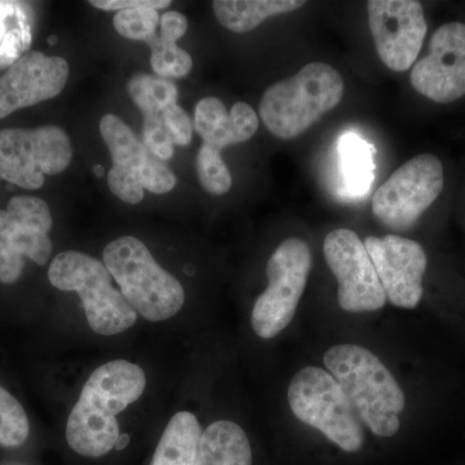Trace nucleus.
I'll use <instances>...</instances> for the list:
<instances>
[{"label":"nucleus","instance_id":"obj_13","mask_svg":"<svg viewBox=\"0 0 465 465\" xmlns=\"http://www.w3.org/2000/svg\"><path fill=\"white\" fill-rule=\"evenodd\" d=\"M363 244L391 304L403 309L418 307L428 264L423 247L394 234L367 237Z\"/></svg>","mask_w":465,"mask_h":465},{"label":"nucleus","instance_id":"obj_2","mask_svg":"<svg viewBox=\"0 0 465 465\" xmlns=\"http://www.w3.org/2000/svg\"><path fill=\"white\" fill-rule=\"evenodd\" d=\"M323 362L372 433L393 437L399 432L405 394L374 353L360 345H336L324 353Z\"/></svg>","mask_w":465,"mask_h":465},{"label":"nucleus","instance_id":"obj_36","mask_svg":"<svg viewBox=\"0 0 465 465\" xmlns=\"http://www.w3.org/2000/svg\"><path fill=\"white\" fill-rule=\"evenodd\" d=\"M48 43H50V45H56L57 36L56 35L50 36V38H48Z\"/></svg>","mask_w":465,"mask_h":465},{"label":"nucleus","instance_id":"obj_17","mask_svg":"<svg viewBox=\"0 0 465 465\" xmlns=\"http://www.w3.org/2000/svg\"><path fill=\"white\" fill-rule=\"evenodd\" d=\"M300 0H216L213 14L225 29L232 33H249L266 18L290 14L304 7Z\"/></svg>","mask_w":465,"mask_h":465},{"label":"nucleus","instance_id":"obj_1","mask_svg":"<svg viewBox=\"0 0 465 465\" xmlns=\"http://www.w3.org/2000/svg\"><path fill=\"white\" fill-rule=\"evenodd\" d=\"M145 387V372L128 361H110L94 370L67 420L66 440L73 451L85 458L112 451L121 434L115 416L136 402Z\"/></svg>","mask_w":465,"mask_h":465},{"label":"nucleus","instance_id":"obj_21","mask_svg":"<svg viewBox=\"0 0 465 465\" xmlns=\"http://www.w3.org/2000/svg\"><path fill=\"white\" fill-rule=\"evenodd\" d=\"M128 94L143 114H163L176 104L177 87L158 75L136 74L128 81Z\"/></svg>","mask_w":465,"mask_h":465},{"label":"nucleus","instance_id":"obj_20","mask_svg":"<svg viewBox=\"0 0 465 465\" xmlns=\"http://www.w3.org/2000/svg\"><path fill=\"white\" fill-rule=\"evenodd\" d=\"M100 133L104 142L108 145L113 166L134 168L139 171L148 157L149 150L119 116L104 115L100 121Z\"/></svg>","mask_w":465,"mask_h":465},{"label":"nucleus","instance_id":"obj_29","mask_svg":"<svg viewBox=\"0 0 465 465\" xmlns=\"http://www.w3.org/2000/svg\"><path fill=\"white\" fill-rule=\"evenodd\" d=\"M110 192L125 203L137 204L143 201V188L139 171L134 168L113 166L109 171Z\"/></svg>","mask_w":465,"mask_h":465},{"label":"nucleus","instance_id":"obj_18","mask_svg":"<svg viewBox=\"0 0 465 465\" xmlns=\"http://www.w3.org/2000/svg\"><path fill=\"white\" fill-rule=\"evenodd\" d=\"M202 432L194 414L177 412L162 434L150 465H195Z\"/></svg>","mask_w":465,"mask_h":465},{"label":"nucleus","instance_id":"obj_33","mask_svg":"<svg viewBox=\"0 0 465 465\" xmlns=\"http://www.w3.org/2000/svg\"><path fill=\"white\" fill-rule=\"evenodd\" d=\"M91 5L103 11H122L139 7L154 9L166 8L171 5L170 0H92Z\"/></svg>","mask_w":465,"mask_h":465},{"label":"nucleus","instance_id":"obj_25","mask_svg":"<svg viewBox=\"0 0 465 465\" xmlns=\"http://www.w3.org/2000/svg\"><path fill=\"white\" fill-rule=\"evenodd\" d=\"M152 57L150 64L155 74L161 78H183L191 73L193 60L191 54L177 45H168L161 41L159 36H153L148 42Z\"/></svg>","mask_w":465,"mask_h":465},{"label":"nucleus","instance_id":"obj_3","mask_svg":"<svg viewBox=\"0 0 465 465\" xmlns=\"http://www.w3.org/2000/svg\"><path fill=\"white\" fill-rule=\"evenodd\" d=\"M342 94L344 82L338 70L327 64H308L298 74L266 88L260 116L278 139H295L336 108Z\"/></svg>","mask_w":465,"mask_h":465},{"label":"nucleus","instance_id":"obj_14","mask_svg":"<svg viewBox=\"0 0 465 465\" xmlns=\"http://www.w3.org/2000/svg\"><path fill=\"white\" fill-rule=\"evenodd\" d=\"M427 56L415 64L411 84L416 92L439 104L465 96V25L445 24L430 38Z\"/></svg>","mask_w":465,"mask_h":465},{"label":"nucleus","instance_id":"obj_6","mask_svg":"<svg viewBox=\"0 0 465 465\" xmlns=\"http://www.w3.org/2000/svg\"><path fill=\"white\" fill-rule=\"evenodd\" d=\"M289 402L302 423L316 428L344 451L362 448L360 418L341 384L326 370L313 366L300 370L290 382Z\"/></svg>","mask_w":465,"mask_h":465},{"label":"nucleus","instance_id":"obj_27","mask_svg":"<svg viewBox=\"0 0 465 465\" xmlns=\"http://www.w3.org/2000/svg\"><path fill=\"white\" fill-rule=\"evenodd\" d=\"M143 143L161 161H168L173 157L174 143L164 125L162 114L143 115Z\"/></svg>","mask_w":465,"mask_h":465},{"label":"nucleus","instance_id":"obj_8","mask_svg":"<svg viewBox=\"0 0 465 465\" xmlns=\"http://www.w3.org/2000/svg\"><path fill=\"white\" fill-rule=\"evenodd\" d=\"M73 150L65 131L54 125L0 130V179L35 191L45 176L63 173Z\"/></svg>","mask_w":465,"mask_h":465},{"label":"nucleus","instance_id":"obj_11","mask_svg":"<svg viewBox=\"0 0 465 465\" xmlns=\"http://www.w3.org/2000/svg\"><path fill=\"white\" fill-rule=\"evenodd\" d=\"M327 265L338 280L339 305L351 313L375 312L387 302L384 290L367 252L356 232L336 229L323 242Z\"/></svg>","mask_w":465,"mask_h":465},{"label":"nucleus","instance_id":"obj_15","mask_svg":"<svg viewBox=\"0 0 465 465\" xmlns=\"http://www.w3.org/2000/svg\"><path fill=\"white\" fill-rule=\"evenodd\" d=\"M65 58L29 52L0 76V119L16 110L54 99L69 79Z\"/></svg>","mask_w":465,"mask_h":465},{"label":"nucleus","instance_id":"obj_22","mask_svg":"<svg viewBox=\"0 0 465 465\" xmlns=\"http://www.w3.org/2000/svg\"><path fill=\"white\" fill-rule=\"evenodd\" d=\"M259 128V118L249 104L237 103L232 105L228 116L223 119L219 128L208 145L222 150L234 143L249 142Z\"/></svg>","mask_w":465,"mask_h":465},{"label":"nucleus","instance_id":"obj_19","mask_svg":"<svg viewBox=\"0 0 465 465\" xmlns=\"http://www.w3.org/2000/svg\"><path fill=\"white\" fill-rule=\"evenodd\" d=\"M375 148L353 133L345 134L339 143L341 170L345 189L351 195L369 192L374 180Z\"/></svg>","mask_w":465,"mask_h":465},{"label":"nucleus","instance_id":"obj_4","mask_svg":"<svg viewBox=\"0 0 465 465\" xmlns=\"http://www.w3.org/2000/svg\"><path fill=\"white\" fill-rule=\"evenodd\" d=\"M104 264L119 284L122 295L137 314L152 321L168 320L182 311V283L155 262L148 247L131 235L110 242Z\"/></svg>","mask_w":465,"mask_h":465},{"label":"nucleus","instance_id":"obj_34","mask_svg":"<svg viewBox=\"0 0 465 465\" xmlns=\"http://www.w3.org/2000/svg\"><path fill=\"white\" fill-rule=\"evenodd\" d=\"M128 443H130V436L127 433L119 434L118 440H116L114 449L118 450V451H122V450L127 448Z\"/></svg>","mask_w":465,"mask_h":465},{"label":"nucleus","instance_id":"obj_35","mask_svg":"<svg viewBox=\"0 0 465 465\" xmlns=\"http://www.w3.org/2000/svg\"><path fill=\"white\" fill-rule=\"evenodd\" d=\"M94 173L96 174L97 177H103L104 176V167L100 166V164H96V166L94 167Z\"/></svg>","mask_w":465,"mask_h":465},{"label":"nucleus","instance_id":"obj_10","mask_svg":"<svg viewBox=\"0 0 465 465\" xmlns=\"http://www.w3.org/2000/svg\"><path fill=\"white\" fill-rule=\"evenodd\" d=\"M50 207L32 195H17L0 210V282H16L24 271V258L45 265L50 260L52 242Z\"/></svg>","mask_w":465,"mask_h":465},{"label":"nucleus","instance_id":"obj_23","mask_svg":"<svg viewBox=\"0 0 465 465\" xmlns=\"http://www.w3.org/2000/svg\"><path fill=\"white\" fill-rule=\"evenodd\" d=\"M29 433L25 410L7 390L0 387V446L20 448L26 442Z\"/></svg>","mask_w":465,"mask_h":465},{"label":"nucleus","instance_id":"obj_24","mask_svg":"<svg viewBox=\"0 0 465 465\" xmlns=\"http://www.w3.org/2000/svg\"><path fill=\"white\" fill-rule=\"evenodd\" d=\"M195 166L204 191L213 195H223L231 191V171L222 157V152L215 146L203 143L198 152Z\"/></svg>","mask_w":465,"mask_h":465},{"label":"nucleus","instance_id":"obj_31","mask_svg":"<svg viewBox=\"0 0 465 465\" xmlns=\"http://www.w3.org/2000/svg\"><path fill=\"white\" fill-rule=\"evenodd\" d=\"M162 118L174 145L186 146L191 143L194 124L185 110L174 104L164 110Z\"/></svg>","mask_w":465,"mask_h":465},{"label":"nucleus","instance_id":"obj_12","mask_svg":"<svg viewBox=\"0 0 465 465\" xmlns=\"http://www.w3.org/2000/svg\"><path fill=\"white\" fill-rule=\"evenodd\" d=\"M370 30L382 63L393 72H406L420 54L427 21L416 0H370Z\"/></svg>","mask_w":465,"mask_h":465},{"label":"nucleus","instance_id":"obj_28","mask_svg":"<svg viewBox=\"0 0 465 465\" xmlns=\"http://www.w3.org/2000/svg\"><path fill=\"white\" fill-rule=\"evenodd\" d=\"M139 176L143 191L154 193V194L170 193L177 183L176 176L170 167L150 152L142 167L139 168Z\"/></svg>","mask_w":465,"mask_h":465},{"label":"nucleus","instance_id":"obj_5","mask_svg":"<svg viewBox=\"0 0 465 465\" xmlns=\"http://www.w3.org/2000/svg\"><path fill=\"white\" fill-rule=\"evenodd\" d=\"M48 280L57 290L78 292L88 324L99 335H118L136 322V312L113 287L108 268L87 253L65 251L57 255L48 269Z\"/></svg>","mask_w":465,"mask_h":465},{"label":"nucleus","instance_id":"obj_16","mask_svg":"<svg viewBox=\"0 0 465 465\" xmlns=\"http://www.w3.org/2000/svg\"><path fill=\"white\" fill-rule=\"evenodd\" d=\"M195 465H252L246 433L232 421L211 424L202 432Z\"/></svg>","mask_w":465,"mask_h":465},{"label":"nucleus","instance_id":"obj_26","mask_svg":"<svg viewBox=\"0 0 465 465\" xmlns=\"http://www.w3.org/2000/svg\"><path fill=\"white\" fill-rule=\"evenodd\" d=\"M161 21L157 9L139 7L122 9L113 18V25L118 34L131 41L148 43L157 35V27Z\"/></svg>","mask_w":465,"mask_h":465},{"label":"nucleus","instance_id":"obj_30","mask_svg":"<svg viewBox=\"0 0 465 465\" xmlns=\"http://www.w3.org/2000/svg\"><path fill=\"white\" fill-rule=\"evenodd\" d=\"M228 114L224 103L216 97H204L197 104L193 124H194V130L203 139V143L210 142L223 119Z\"/></svg>","mask_w":465,"mask_h":465},{"label":"nucleus","instance_id":"obj_9","mask_svg":"<svg viewBox=\"0 0 465 465\" xmlns=\"http://www.w3.org/2000/svg\"><path fill=\"white\" fill-rule=\"evenodd\" d=\"M445 185L442 162L433 154L410 159L372 197V213L393 232L410 231Z\"/></svg>","mask_w":465,"mask_h":465},{"label":"nucleus","instance_id":"obj_7","mask_svg":"<svg viewBox=\"0 0 465 465\" xmlns=\"http://www.w3.org/2000/svg\"><path fill=\"white\" fill-rule=\"evenodd\" d=\"M312 271V252L300 238L283 241L266 265L268 287L253 307V331L262 339H273L291 323Z\"/></svg>","mask_w":465,"mask_h":465},{"label":"nucleus","instance_id":"obj_32","mask_svg":"<svg viewBox=\"0 0 465 465\" xmlns=\"http://www.w3.org/2000/svg\"><path fill=\"white\" fill-rule=\"evenodd\" d=\"M159 25H161V36H159L161 41L168 45H176V42L188 30V20L180 12H166L162 15Z\"/></svg>","mask_w":465,"mask_h":465}]
</instances>
